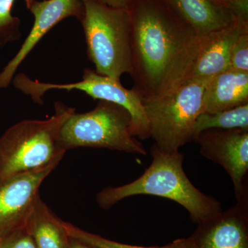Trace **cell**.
Segmentation results:
<instances>
[{"label": "cell", "mask_w": 248, "mask_h": 248, "mask_svg": "<svg viewBox=\"0 0 248 248\" xmlns=\"http://www.w3.org/2000/svg\"><path fill=\"white\" fill-rule=\"evenodd\" d=\"M130 75L143 101L170 94L190 79L205 38L162 0H133Z\"/></svg>", "instance_id": "obj_1"}, {"label": "cell", "mask_w": 248, "mask_h": 248, "mask_svg": "<svg viewBox=\"0 0 248 248\" xmlns=\"http://www.w3.org/2000/svg\"><path fill=\"white\" fill-rule=\"evenodd\" d=\"M151 164L134 182L118 187H108L98 192L96 200L104 210L128 197L151 195L177 202L188 212L191 220L201 223L221 213V203L201 192L186 175L184 156L179 151L165 152L151 147Z\"/></svg>", "instance_id": "obj_2"}, {"label": "cell", "mask_w": 248, "mask_h": 248, "mask_svg": "<svg viewBox=\"0 0 248 248\" xmlns=\"http://www.w3.org/2000/svg\"><path fill=\"white\" fill-rule=\"evenodd\" d=\"M47 120H27L14 124L0 138V185L11 178L60 163L66 151L60 145L62 125L74 108L61 103Z\"/></svg>", "instance_id": "obj_3"}, {"label": "cell", "mask_w": 248, "mask_h": 248, "mask_svg": "<svg viewBox=\"0 0 248 248\" xmlns=\"http://www.w3.org/2000/svg\"><path fill=\"white\" fill-rule=\"evenodd\" d=\"M81 1L83 11L79 21L90 61L98 74L120 79L131 68L128 9L111 7L98 0Z\"/></svg>", "instance_id": "obj_4"}, {"label": "cell", "mask_w": 248, "mask_h": 248, "mask_svg": "<svg viewBox=\"0 0 248 248\" xmlns=\"http://www.w3.org/2000/svg\"><path fill=\"white\" fill-rule=\"evenodd\" d=\"M63 151L78 148H106L146 156L147 151L131 133V117L120 105L99 100L92 110L72 114L62 125L59 139Z\"/></svg>", "instance_id": "obj_5"}, {"label": "cell", "mask_w": 248, "mask_h": 248, "mask_svg": "<svg viewBox=\"0 0 248 248\" xmlns=\"http://www.w3.org/2000/svg\"><path fill=\"white\" fill-rule=\"evenodd\" d=\"M211 79H190L170 94L143 101L151 138L161 151H179L194 140V126L203 112L204 91Z\"/></svg>", "instance_id": "obj_6"}, {"label": "cell", "mask_w": 248, "mask_h": 248, "mask_svg": "<svg viewBox=\"0 0 248 248\" xmlns=\"http://www.w3.org/2000/svg\"><path fill=\"white\" fill-rule=\"evenodd\" d=\"M15 87L24 94L30 96L37 104L43 103L42 97L53 90L82 91L94 99L107 101L124 108L131 117V133L141 140L151 138L149 123L143 106V99L135 89H127L121 84L120 79L98 74L95 71L86 68L83 72L82 79L69 84L42 82L19 73L13 80Z\"/></svg>", "instance_id": "obj_7"}, {"label": "cell", "mask_w": 248, "mask_h": 248, "mask_svg": "<svg viewBox=\"0 0 248 248\" xmlns=\"http://www.w3.org/2000/svg\"><path fill=\"white\" fill-rule=\"evenodd\" d=\"M194 141L201 155L219 165L231 178L236 200L248 190V130L210 129L199 134Z\"/></svg>", "instance_id": "obj_8"}, {"label": "cell", "mask_w": 248, "mask_h": 248, "mask_svg": "<svg viewBox=\"0 0 248 248\" xmlns=\"http://www.w3.org/2000/svg\"><path fill=\"white\" fill-rule=\"evenodd\" d=\"M58 164L23 173L0 185V239L25 226L41 185Z\"/></svg>", "instance_id": "obj_9"}, {"label": "cell", "mask_w": 248, "mask_h": 248, "mask_svg": "<svg viewBox=\"0 0 248 248\" xmlns=\"http://www.w3.org/2000/svg\"><path fill=\"white\" fill-rule=\"evenodd\" d=\"M237 203L197 223L186 248H248V190Z\"/></svg>", "instance_id": "obj_10"}, {"label": "cell", "mask_w": 248, "mask_h": 248, "mask_svg": "<svg viewBox=\"0 0 248 248\" xmlns=\"http://www.w3.org/2000/svg\"><path fill=\"white\" fill-rule=\"evenodd\" d=\"M29 9L34 17L33 26L19 51L0 73V89L9 87L21 63L55 26L69 17L79 20L83 4L81 0H34Z\"/></svg>", "instance_id": "obj_11"}, {"label": "cell", "mask_w": 248, "mask_h": 248, "mask_svg": "<svg viewBox=\"0 0 248 248\" xmlns=\"http://www.w3.org/2000/svg\"><path fill=\"white\" fill-rule=\"evenodd\" d=\"M246 32H248V23L236 21L207 36L189 80L211 79L231 68L233 45L238 37Z\"/></svg>", "instance_id": "obj_12"}, {"label": "cell", "mask_w": 248, "mask_h": 248, "mask_svg": "<svg viewBox=\"0 0 248 248\" xmlns=\"http://www.w3.org/2000/svg\"><path fill=\"white\" fill-rule=\"evenodd\" d=\"M205 38L236 22L229 9L216 0H162Z\"/></svg>", "instance_id": "obj_13"}, {"label": "cell", "mask_w": 248, "mask_h": 248, "mask_svg": "<svg viewBox=\"0 0 248 248\" xmlns=\"http://www.w3.org/2000/svg\"><path fill=\"white\" fill-rule=\"evenodd\" d=\"M248 104V72L229 68L211 78L203 97V112L228 110Z\"/></svg>", "instance_id": "obj_14"}, {"label": "cell", "mask_w": 248, "mask_h": 248, "mask_svg": "<svg viewBox=\"0 0 248 248\" xmlns=\"http://www.w3.org/2000/svg\"><path fill=\"white\" fill-rule=\"evenodd\" d=\"M24 227L35 241L37 248H68L69 246L71 237L63 221L41 200L40 196Z\"/></svg>", "instance_id": "obj_15"}, {"label": "cell", "mask_w": 248, "mask_h": 248, "mask_svg": "<svg viewBox=\"0 0 248 248\" xmlns=\"http://www.w3.org/2000/svg\"><path fill=\"white\" fill-rule=\"evenodd\" d=\"M210 129L248 130V104L215 113L202 112L195 121L194 139Z\"/></svg>", "instance_id": "obj_16"}, {"label": "cell", "mask_w": 248, "mask_h": 248, "mask_svg": "<svg viewBox=\"0 0 248 248\" xmlns=\"http://www.w3.org/2000/svg\"><path fill=\"white\" fill-rule=\"evenodd\" d=\"M63 224L67 232L72 239L78 240L95 248H186L188 242L187 238H182V239L175 240L170 244L161 246V247H157V246L142 247V246H132V245L116 242L112 240L106 239L99 235L93 234L68 222L63 221Z\"/></svg>", "instance_id": "obj_17"}, {"label": "cell", "mask_w": 248, "mask_h": 248, "mask_svg": "<svg viewBox=\"0 0 248 248\" xmlns=\"http://www.w3.org/2000/svg\"><path fill=\"white\" fill-rule=\"evenodd\" d=\"M15 0H0V46L19 40L22 36L20 20L11 14Z\"/></svg>", "instance_id": "obj_18"}, {"label": "cell", "mask_w": 248, "mask_h": 248, "mask_svg": "<svg viewBox=\"0 0 248 248\" xmlns=\"http://www.w3.org/2000/svg\"><path fill=\"white\" fill-rule=\"evenodd\" d=\"M231 68L237 71L248 72V32L241 34L233 45Z\"/></svg>", "instance_id": "obj_19"}, {"label": "cell", "mask_w": 248, "mask_h": 248, "mask_svg": "<svg viewBox=\"0 0 248 248\" xmlns=\"http://www.w3.org/2000/svg\"><path fill=\"white\" fill-rule=\"evenodd\" d=\"M0 248H37V246L25 227H23L0 239Z\"/></svg>", "instance_id": "obj_20"}, {"label": "cell", "mask_w": 248, "mask_h": 248, "mask_svg": "<svg viewBox=\"0 0 248 248\" xmlns=\"http://www.w3.org/2000/svg\"><path fill=\"white\" fill-rule=\"evenodd\" d=\"M98 1L111 7L127 9L133 0H98Z\"/></svg>", "instance_id": "obj_21"}, {"label": "cell", "mask_w": 248, "mask_h": 248, "mask_svg": "<svg viewBox=\"0 0 248 248\" xmlns=\"http://www.w3.org/2000/svg\"><path fill=\"white\" fill-rule=\"evenodd\" d=\"M68 248H95L93 246H89V245L84 244L81 241H78V240L72 239L70 241L69 246Z\"/></svg>", "instance_id": "obj_22"}, {"label": "cell", "mask_w": 248, "mask_h": 248, "mask_svg": "<svg viewBox=\"0 0 248 248\" xmlns=\"http://www.w3.org/2000/svg\"><path fill=\"white\" fill-rule=\"evenodd\" d=\"M216 1H218V2L221 3V4H223V6H226L227 9H228V5L231 4L232 2H234L235 1H237V0H216Z\"/></svg>", "instance_id": "obj_23"}, {"label": "cell", "mask_w": 248, "mask_h": 248, "mask_svg": "<svg viewBox=\"0 0 248 248\" xmlns=\"http://www.w3.org/2000/svg\"><path fill=\"white\" fill-rule=\"evenodd\" d=\"M26 2V4H27V6L28 9H29V7H30V6L31 4H32V1H34V0H24Z\"/></svg>", "instance_id": "obj_24"}]
</instances>
